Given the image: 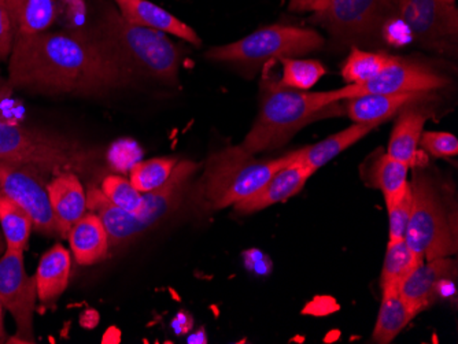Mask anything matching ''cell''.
<instances>
[{
    "label": "cell",
    "mask_w": 458,
    "mask_h": 344,
    "mask_svg": "<svg viewBox=\"0 0 458 344\" xmlns=\"http://www.w3.org/2000/svg\"><path fill=\"white\" fill-rule=\"evenodd\" d=\"M445 2L449 4H454L455 0H445Z\"/></svg>",
    "instance_id": "ab89813d"
},
{
    "label": "cell",
    "mask_w": 458,
    "mask_h": 344,
    "mask_svg": "<svg viewBox=\"0 0 458 344\" xmlns=\"http://www.w3.org/2000/svg\"><path fill=\"white\" fill-rule=\"evenodd\" d=\"M397 15L424 47L449 50L457 38V9L445 0H400Z\"/></svg>",
    "instance_id": "4fadbf2b"
},
{
    "label": "cell",
    "mask_w": 458,
    "mask_h": 344,
    "mask_svg": "<svg viewBox=\"0 0 458 344\" xmlns=\"http://www.w3.org/2000/svg\"><path fill=\"white\" fill-rule=\"evenodd\" d=\"M419 146L435 158H449L458 154L457 138L449 132H423Z\"/></svg>",
    "instance_id": "d6a6232c"
},
{
    "label": "cell",
    "mask_w": 458,
    "mask_h": 344,
    "mask_svg": "<svg viewBox=\"0 0 458 344\" xmlns=\"http://www.w3.org/2000/svg\"><path fill=\"white\" fill-rule=\"evenodd\" d=\"M411 186L413 205L405 232L406 245L423 261L453 256L457 245L432 180L426 174H416Z\"/></svg>",
    "instance_id": "ba28073f"
},
{
    "label": "cell",
    "mask_w": 458,
    "mask_h": 344,
    "mask_svg": "<svg viewBox=\"0 0 458 344\" xmlns=\"http://www.w3.org/2000/svg\"><path fill=\"white\" fill-rule=\"evenodd\" d=\"M449 84L446 77L432 69L394 56L393 61L372 80L362 84H347L327 92L329 105L369 94H428Z\"/></svg>",
    "instance_id": "30bf717a"
},
{
    "label": "cell",
    "mask_w": 458,
    "mask_h": 344,
    "mask_svg": "<svg viewBox=\"0 0 458 344\" xmlns=\"http://www.w3.org/2000/svg\"><path fill=\"white\" fill-rule=\"evenodd\" d=\"M4 339H6V333H4V325H0V343H4Z\"/></svg>",
    "instance_id": "74e56055"
},
{
    "label": "cell",
    "mask_w": 458,
    "mask_h": 344,
    "mask_svg": "<svg viewBox=\"0 0 458 344\" xmlns=\"http://www.w3.org/2000/svg\"><path fill=\"white\" fill-rule=\"evenodd\" d=\"M295 161L294 151L264 161L247 153L241 146H228L208 158L194 191L195 202L205 212L235 206L259 191L277 171Z\"/></svg>",
    "instance_id": "5b68a950"
},
{
    "label": "cell",
    "mask_w": 458,
    "mask_h": 344,
    "mask_svg": "<svg viewBox=\"0 0 458 344\" xmlns=\"http://www.w3.org/2000/svg\"><path fill=\"white\" fill-rule=\"evenodd\" d=\"M89 30L136 76L148 77L166 86H176L179 81L182 50L165 33L125 20L114 4L102 2Z\"/></svg>",
    "instance_id": "3957f363"
},
{
    "label": "cell",
    "mask_w": 458,
    "mask_h": 344,
    "mask_svg": "<svg viewBox=\"0 0 458 344\" xmlns=\"http://www.w3.org/2000/svg\"><path fill=\"white\" fill-rule=\"evenodd\" d=\"M35 277L25 271L24 251L7 248L0 258V302L9 310L17 325L14 339L22 343H33V315H35Z\"/></svg>",
    "instance_id": "7c38bea8"
},
{
    "label": "cell",
    "mask_w": 458,
    "mask_h": 344,
    "mask_svg": "<svg viewBox=\"0 0 458 344\" xmlns=\"http://www.w3.org/2000/svg\"><path fill=\"white\" fill-rule=\"evenodd\" d=\"M7 250L6 239H4V232H0V256H4V251Z\"/></svg>",
    "instance_id": "8d00e7d4"
},
{
    "label": "cell",
    "mask_w": 458,
    "mask_h": 344,
    "mask_svg": "<svg viewBox=\"0 0 458 344\" xmlns=\"http://www.w3.org/2000/svg\"><path fill=\"white\" fill-rule=\"evenodd\" d=\"M15 27V36L36 35L53 27L58 0H4Z\"/></svg>",
    "instance_id": "603a6c76"
},
{
    "label": "cell",
    "mask_w": 458,
    "mask_h": 344,
    "mask_svg": "<svg viewBox=\"0 0 458 344\" xmlns=\"http://www.w3.org/2000/svg\"><path fill=\"white\" fill-rule=\"evenodd\" d=\"M411 106L403 107L395 121L388 141L387 154L391 158L413 166L418 159L419 143L428 113Z\"/></svg>",
    "instance_id": "44dd1931"
},
{
    "label": "cell",
    "mask_w": 458,
    "mask_h": 344,
    "mask_svg": "<svg viewBox=\"0 0 458 344\" xmlns=\"http://www.w3.org/2000/svg\"><path fill=\"white\" fill-rule=\"evenodd\" d=\"M0 191L30 215L36 232L48 238H61L48 197L46 174L30 166L0 161Z\"/></svg>",
    "instance_id": "8fae6325"
},
{
    "label": "cell",
    "mask_w": 458,
    "mask_h": 344,
    "mask_svg": "<svg viewBox=\"0 0 458 344\" xmlns=\"http://www.w3.org/2000/svg\"><path fill=\"white\" fill-rule=\"evenodd\" d=\"M419 313L421 310L411 306L400 294L383 297L377 323L373 328L372 340L379 344L391 343Z\"/></svg>",
    "instance_id": "d4e9b609"
},
{
    "label": "cell",
    "mask_w": 458,
    "mask_h": 344,
    "mask_svg": "<svg viewBox=\"0 0 458 344\" xmlns=\"http://www.w3.org/2000/svg\"><path fill=\"white\" fill-rule=\"evenodd\" d=\"M15 42V27L6 2L0 0V63H4L12 55Z\"/></svg>",
    "instance_id": "836d02e7"
},
{
    "label": "cell",
    "mask_w": 458,
    "mask_h": 344,
    "mask_svg": "<svg viewBox=\"0 0 458 344\" xmlns=\"http://www.w3.org/2000/svg\"><path fill=\"white\" fill-rule=\"evenodd\" d=\"M393 59L394 55L388 54L368 53L352 47V53L344 61L342 76L347 84L367 83L373 77H377Z\"/></svg>",
    "instance_id": "f1b7e54d"
},
{
    "label": "cell",
    "mask_w": 458,
    "mask_h": 344,
    "mask_svg": "<svg viewBox=\"0 0 458 344\" xmlns=\"http://www.w3.org/2000/svg\"><path fill=\"white\" fill-rule=\"evenodd\" d=\"M424 94H369L347 99L346 112L357 124L380 125L403 107L418 102Z\"/></svg>",
    "instance_id": "ffe728a7"
},
{
    "label": "cell",
    "mask_w": 458,
    "mask_h": 344,
    "mask_svg": "<svg viewBox=\"0 0 458 344\" xmlns=\"http://www.w3.org/2000/svg\"><path fill=\"white\" fill-rule=\"evenodd\" d=\"M176 156H159L138 162L131 169L130 180L141 194L157 191L168 181L177 165Z\"/></svg>",
    "instance_id": "83f0119b"
},
{
    "label": "cell",
    "mask_w": 458,
    "mask_h": 344,
    "mask_svg": "<svg viewBox=\"0 0 458 344\" xmlns=\"http://www.w3.org/2000/svg\"><path fill=\"white\" fill-rule=\"evenodd\" d=\"M113 4L132 24L176 36L192 46L202 45L199 35L190 25L150 0H113Z\"/></svg>",
    "instance_id": "9a60e30c"
},
{
    "label": "cell",
    "mask_w": 458,
    "mask_h": 344,
    "mask_svg": "<svg viewBox=\"0 0 458 344\" xmlns=\"http://www.w3.org/2000/svg\"><path fill=\"white\" fill-rule=\"evenodd\" d=\"M411 205H413V194L411 186L409 184L403 197L395 204L388 205V236L390 241L403 240L405 239L406 228H408L409 218H411Z\"/></svg>",
    "instance_id": "1f68e13d"
},
{
    "label": "cell",
    "mask_w": 458,
    "mask_h": 344,
    "mask_svg": "<svg viewBox=\"0 0 458 344\" xmlns=\"http://www.w3.org/2000/svg\"><path fill=\"white\" fill-rule=\"evenodd\" d=\"M375 128H377V125L357 124V122H354L346 130L334 133L324 140L318 141L316 145L294 151L295 159L303 165L309 166L316 173L318 169L323 168L329 161L336 158L339 154L344 153L347 148L356 145L357 141L369 135Z\"/></svg>",
    "instance_id": "7402d4cb"
},
{
    "label": "cell",
    "mask_w": 458,
    "mask_h": 344,
    "mask_svg": "<svg viewBox=\"0 0 458 344\" xmlns=\"http://www.w3.org/2000/svg\"><path fill=\"white\" fill-rule=\"evenodd\" d=\"M421 262L423 259L409 248L405 239L388 240L385 262H383L382 277H380L383 297L400 294L403 282Z\"/></svg>",
    "instance_id": "cb8c5ba5"
},
{
    "label": "cell",
    "mask_w": 458,
    "mask_h": 344,
    "mask_svg": "<svg viewBox=\"0 0 458 344\" xmlns=\"http://www.w3.org/2000/svg\"><path fill=\"white\" fill-rule=\"evenodd\" d=\"M454 262L449 256L421 262L401 287V297L423 312L434 302L439 286L452 274Z\"/></svg>",
    "instance_id": "e0dca14e"
},
{
    "label": "cell",
    "mask_w": 458,
    "mask_h": 344,
    "mask_svg": "<svg viewBox=\"0 0 458 344\" xmlns=\"http://www.w3.org/2000/svg\"><path fill=\"white\" fill-rule=\"evenodd\" d=\"M0 225L7 248L24 251L33 230L32 218L4 191H0Z\"/></svg>",
    "instance_id": "4316f807"
},
{
    "label": "cell",
    "mask_w": 458,
    "mask_h": 344,
    "mask_svg": "<svg viewBox=\"0 0 458 344\" xmlns=\"http://www.w3.org/2000/svg\"><path fill=\"white\" fill-rule=\"evenodd\" d=\"M51 207L58 222L59 235L68 238L72 227L86 214L87 194L76 173H61L47 183Z\"/></svg>",
    "instance_id": "2e32d148"
},
{
    "label": "cell",
    "mask_w": 458,
    "mask_h": 344,
    "mask_svg": "<svg viewBox=\"0 0 458 344\" xmlns=\"http://www.w3.org/2000/svg\"><path fill=\"white\" fill-rule=\"evenodd\" d=\"M264 68L259 115L239 145L253 155L282 147L306 125L331 114L336 105L328 104L327 92L298 91L283 86L280 79L270 74L267 63Z\"/></svg>",
    "instance_id": "277c9868"
},
{
    "label": "cell",
    "mask_w": 458,
    "mask_h": 344,
    "mask_svg": "<svg viewBox=\"0 0 458 344\" xmlns=\"http://www.w3.org/2000/svg\"><path fill=\"white\" fill-rule=\"evenodd\" d=\"M71 269V253L64 246L55 245L43 254L35 276L38 298L43 305L54 306L65 292Z\"/></svg>",
    "instance_id": "d6986e66"
},
{
    "label": "cell",
    "mask_w": 458,
    "mask_h": 344,
    "mask_svg": "<svg viewBox=\"0 0 458 344\" xmlns=\"http://www.w3.org/2000/svg\"><path fill=\"white\" fill-rule=\"evenodd\" d=\"M100 191L114 206L131 214H138L144 204V194L139 192L131 183V180L125 177L115 174L105 176L100 183Z\"/></svg>",
    "instance_id": "4dcf8cb0"
},
{
    "label": "cell",
    "mask_w": 458,
    "mask_h": 344,
    "mask_svg": "<svg viewBox=\"0 0 458 344\" xmlns=\"http://www.w3.org/2000/svg\"><path fill=\"white\" fill-rule=\"evenodd\" d=\"M324 43L323 36L313 29L293 25H269L238 42L210 48L206 58L213 63L235 66L243 73L254 76L267 63L315 53L324 47Z\"/></svg>",
    "instance_id": "52a82bcc"
},
{
    "label": "cell",
    "mask_w": 458,
    "mask_h": 344,
    "mask_svg": "<svg viewBox=\"0 0 458 344\" xmlns=\"http://www.w3.org/2000/svg\"><path fill=\"white\" fill-rule=\"evenodd\" d=\"M136 74L89 29L15 36L10 88L46 96L95 97L130 87Z\"/></svg>",
    "instance_id": "6da1fadb"
},
{
    "label": "cell",
    "mask_w": 458,
    "mask_h": 344,
    "mask_svg": "<svg viewBox=\"0 0 458 344\" xmlns=\"http://www.w3.org/2000/svg\"><path fill=\"white\" fill-rule=\"evenodd\" d=\"M12 91L7 81H4L2 77H0V97L4 96V95L9 94Z\"/></svg>",
    "instance_id": "d590c367"
},
{
    "label": "cell",
    "mask_w": 458,
    "mask_h": 344,
    "mask_svg": "<svg viewBox=\"0 0 458 344\" xmlns=\"http://www.w3.org/2000/svg\"><path fill=\"white\" fill-rule=\"evenodd\" d=\"M313 174L315 172L309 166L303 165L300 161L293 162L277 171L259 191L238 202L233 206L235 212L239 214H251L274 205L282 204L300 194Z\"/></svg>",
    "instance_id": "5bb4252c"
},
{
    "label": "cell",
    "mask_w": 458,
    "mask_h": 344,
    "mask_svg": "<svg viewBox=\"0 0 458 344\" xmlns=\"http://www.w3.org/2000/svg\"><path fill=\"white\" fill-rule=\"evenodd\" d=\"M283 66V86L298 91H309L323 79L327 73L326 66L315 59H298L294 56L282 58L279 61Z\"/></svg>",
    "instance_id": "f546056e"
},
{
    "label": "cell",
    "mask_w": 458,
    "mask_h": 344,
    "mask_svg": "<svg viewBox=\"0 0 458 344\" xmlns=\"http://www.w3.org/2000/svg\"><path fill=\"white\" fill-rule=\"evenodd\" d=\"M0 325H4V306H2V302H0Z\"/></svg>",
    "instance_id": "f35d334b"
},
{
    "label": "cell",
    "mask_w": 458,
    "mask_h": 344,
    "mask_svg": "<svg viewBox=\"0 0 458 344\" xmlns=\"http://www.w3.org/2000/svg\"><path fill=\"white\" fill-rule=\"evenodd\" d=\"M400 0H329L313 21L338 42H359L382 33L386 22L397 15Z\"/></svg>",
    "instance_id": "9c48e42d"
},
{
    "label": "cell",
    "mask_w": 458,
    "mask_h": 344,
    "mask_svg": "<svg viewBox=\"0 0 458 344\" xmlns=\"http://www.w3.org/2000/svg\"><path fill=\"white\" fill-rule=\"evenodd\" d=\"M329 0H290L288 10L293 13L320 14L328 6Z\"/></svg>",
    "instance_id": "e575fe53"
},
{
    "label": "cell",
    "mask_w": 458,
    "mask_h": 344,
    "mask_svg": "<svg viewBox=\"0 0 458 344\" xmlns=\"http://www.w3.org/2000/svg\"><path fill=\"white\" fill-rule=\"evenodd\" d=\"M198 168L199 166L195 162H177L174 173L165 186L144 194V204L138 214H131L114 206L95 186L87 192V207L89 212L99 215L106 227L110 246L120 248L128 245L157 227L182 206Z\"/></svg>",
    "instance_id": "8992f818"
},
{
    "label": "cell",
    "mask_w": 458,
    "mask_h": 344,
    "mask_svg": "<svg viewBox=\"0 0 458 344\" xmlns=\"http://www.w3.org/2000/svg\"><path fill=\"white\" fill-rule=\"evenodd\" d=\"M409 168L403 162L391 158L388 154H383L373 164L370 169V183L382 191L386 206L395 204L405 194L409 187Z\"/></svg>",
    "instance_id": "484cf974"
},
{
    "label": "cell",
    "mask_w": 458,
    "mask_h": 344,
    "mask_svg": "<svg viewBox=\"0 0 458 344\" xmlns=\"http://www.w3.org/2000/svg\"><path fill=\"white\" fill-rule=\"evenodd\" d=\"M0 161L38 169L47 177L76 173L94 181L103 172L99 147L55 130L7 122L0 118Z\"/></svg>",
    "instance_id": "7a4b0ae2"
},
{
    "label": "cell",
    "mask_w": 458,
    "mask_h": 344,
    "mask_svg": "<svg viewBox=\"0 0 458 344\" xmlns=\"http://www.w3.org/2000/svg\"><path fill=\"white\" fill-rule=\"evenodd\" d=\"M68 239L79 265H95L109 256V235L99 215L95 213L82 215L72 227Z\"/></svg>",
    "instance_id": "ac0fdd59"
}]
</instances>
